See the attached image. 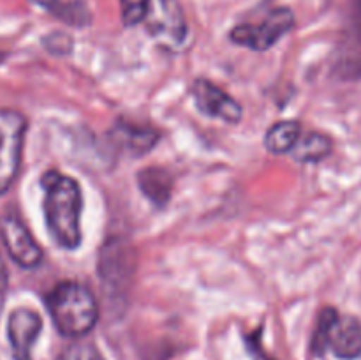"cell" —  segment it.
Wrapping results in <instances>:
<instances>
[{
    "instance_id": "obj_20",
    "label": "cell",
    "mask_w": 361,
    "mask_h": 360,
    "mask_svg": "<svg viewBox=\"0 0 361 360\" xmlns=\"http://www.w3.org/2000/svg\"><path fill=\"white\" fill-rule=\"evenodd\" d=\"M247 341V348H249V353L252 356H256V360H270L268 359V355L264 352H261V341H259V332H256V334L252 335H247L245 337Z\"/></svg>"
},
{
    "instance_id": "obj_15",
    "label": "cell",
    "mask_w": 361,
    "mask_h": 360,
    "mask_svg": "<svg viewBox=\"0 0 361 360\" xmlns=\"http://www.w3.org/2000/svg\"><path fill=\"white\" fill-rule=\"evenodd\" d=\"M331 148H334V143L326 134L316 133V131H309V133L302 131L298 141L289 154L298 162H319L331 154Z\"/></svg>"
},
{
    "instance_id": "obj_7",
    "label": "cell",
    "mask_w": 361,
    "mask_h": 360,
    "mask_svg": "<svg viewBox=\"0 0 361 360\" xmlns=\"http://www.w3.org/2000/svg\"><path fill=\"white\" fill-rule=\"evenodd\" d=\"M136 270V251L127 240H108L99 256V274L111 295H123Z\"/></svg>"
},
{
    "instance_id": "obj_3",
    "label": "cell",
    "mask_w": 361,
    "mask_h": 360,
    "mask_svg": "<svg viewBox=\"0 0 361 360\" xmlns=\"http://www.w3.org/2000/svg\"><path fill=\"white\" fill-rule=\"evenodd\" d=\"M326 352L337 359L356 360L361 356V323L355 316H342L334 307H324L317 318L312 335V353Z\"/></svg>"
},
{
    "instance_id": "obj_6",
    "label": "cell",
    "mask_w": 361,
    "mask_h": 360,
    "mask_svg": "<svg viewBox=\"0 0 361 360\" xmlns=\"http://www.w3.org/2000/svg\"><path fill=\"white\" fill-rule=\"evenodd\" d=\"M295 27V14L288 7H277L268 11L263 20L256 23L236 25L229 37L235 44L249 48L252 52H267L277 44L291 28Z\"/></svg>"
},
{
    "instance_id": "obj_2",
    "label": "cell",
    "mask_w": 361,
    "mask_h": 360,
    "mask_svg": "<svg viewBox=\"0 0 361 360\" xmlns=\"http://www.w3.org/2000/svg\"><path fill=\"white\" fill-rule=\"evenodd\" d=\"M44 302L53 325L66 337H83L99 320L97 300L81 282H59L46 295Z\"/></svg>"
},
{
    "instance_id": "obj_8",
    "label": "cell",
    "mask_w": 361,
    "mask_h": 360,
    "mask_svg": "<svg viewBox=\"0 0 361 360\" xmlns=\"http://www.w3.org/2000/svg\"><path fill=\"white\" fill-rule=\"evenodd\" d=\"M0 239L18 267L32 270L42 263L44 253L41 246L18 215L7 214L0 219Z\"/></svg>"
},
{
    "instance_id": "obj_18",
    "label": "cell",
    "mask_w": 361,
    "mask_h": 360,
    "mask_svg": "<svg viewBox=\"0 0 361 360\" xmlns=\"http://www.w3.org/2000/svg\"><path fill=\"white\" fill-rule=\"evenodd\" d=\"M56 360H104V356L92 342H73L60 352Z\"/></svg>"
},
{
    "instance_id": "obj_21",
    "label": "cell",
    "mask_w": 361,
    "mask_h": 360,
    "mask_svg": "<svg viewBox=\"0 0 361 360\" xmlns=\"http://www.w3.org/2000/svg\"><path fill=\"white\" fill-rule=\"evenodd\" d=\"M7 284H9V277H7V268H6V265H4L2 258H0V313H2L4 302H6Z\"/></svg>"
},
{
    "instance_id": "obj_14",
    "label": "cell",
    "mask_w": 361,
    "mask_h": 360,
    "mask_svg": "<svg viewBox=\"0 0 361 360\" xmlns=\"http://www.w3.org/2000/svg\"><path fill=\"white\" fill-rule=\"evenodd\" d=\"M42 7L46 13L71 27H88L92 21V11L88 0H30Z\"/></svg>"
},
{
    "instance_id": "obj_12",
    "label": "cell",
    "mask_w": 361,
    "mask_h": 360,
    "mask_svg": "<svg viewBox=\"0 0 361 360\" xmlns=\"http://www.w3.org/2000/svg\"><path fill=\"white\" fill-rule=\"evenodd\" d=\"M173 186H175V179H173L171 172H168L166 168L152 166V168H145L137 173V187L143 196L157 208H164L169 203Z\"/></svg>"
},
{
    "instance_id": "obj_16",
    "label": "cell",
    "mask_w": 361,
    "mask_h": 360,
    "mask_svg": "<svg viewBox=\"0 0 361 360\" xmlns=\"http://www.w3.org/2000/svg\"><path fill=\"white\" fill-rule=\"evenodd\" d=\"M302 134V126L296 120H281L274 124L264 134V147L270 154H289Z\"/></svg>"
},
{
    "instance_id": "obj_4",
    "label": "cell",
    "mask_w": 361,
    "mask_h": 360,
    "mask_svg": "<svg viewBox=\"0 0 361 360\" xmlns=\"http://www.w3.org/2000/svg\"><path fill=\"white\" fill-rule=\"evenodd\" d=\"M27 119L16 109H0V196L13 187L21 166Z\"/></svg>"
},
{
    "instance_id": "obj_17",
    "label": "cell",
    "mask_w": 361,
    "mask_h": 360,
    "mask_svg": "<svg viewBox=\"0 0 361 360\" xmlns=\"http://www.w3.org/2000/svg\"><path fill=\"white\" fill-rule=\"evenodd\" d=\"M152 0H120L122 7V23L126 27H136L147 20L150 13Z\"/></svg>"
},
{
    "instance_id": "obj_19",
    "label": "cell",
    "mask_w": 361,
    "mask_h": 360,
    "mask_svg": "<svg viewBox=\"0 0 361 360\" xmlns=\"http://www.w3.org/2000/svg\"><path fill=\"white\" fill-rule=\"evenodd\" d=\"M44 46L51 55H69L73 49V39L62 32H53V34L46 35Z\"/></svg>"
},
{
    "instance_id": "obj_13",
    "label": "cell",
    "mask_w": 361,
    "mask_h": 360,
    "mask_svg": "<svg viewBox=\"0 0 361 360\" xmlns=\"http://www.w3.org/2000/svg\"><path fill=\"white\" fill-rule=\"evenodd\" d=\"M159 6H161V18L155 23L154 34L164 39L166 42L182 44L187 35V23L180 2L178 0H159Z\"/></svg>"
},
{
    "instance_id": "obj_1",
    "label": "cell",
    "mask_w": 361,
    "mask_h": 360,
    "mask_svg": "<svg viewBox=\"0 0 361 360\" xmlns=\"http://www.w3.org/2000/svg\"><path fill=\"white\" fill-rule=\"evenodd\" d=\"M41 186L44 189V219L49 235L56 246L66 251H76L81 244V214L83 194L73 176L56 169L42 175Z\"/></svg>"
},
{
    "instance_id": "obj_5",
    "label": "cell",
    "mask_w": 361,
    "mask_h": 360,
    "mask_svg": "<svg viewBox=\"0 0 361 360\" xmlns=\"http://www.w3.org/2000/svg\"><path fill=\"white\" fill-rule=\"evenodd\" d=\"M331 73L342 81L361 80V0H348L344 28L331 60Z\"/></svg>"
},
{
    "instance_id": "obj_9",
    "label": "cell",
    "mask_w": 361,
    "mask_h": 360,
    "mask_svg": "<svg viewBox=\"0 0 361 360\" xmlns=\"http://www.w3.org/2000/svg\"><path fill=\"white\" fill-rule=\"evenodd\" d=\"M190 90H192L194 104L203 115L210 116V119L224 120L228 124H238L242 120L243 109L240 102H236L228 92L217 87L214 81L197 78Z\"/></svg>"
},
{
    "instance_id": "obj_11",
    "label": "cell",
    "mask_w": 361,
    "mask_h": 360,
    "mask_svg": "<svg viewBox=\"0 0 361 360\" xmlns=\"http://www.w3.org/2000/svg\"><path fill=\"white\" fill-rule=\"evenodd\" d=\"M108 136L118 150L127 155H133V157L148 154L161 140V133L154 127L137 126V124L127 122V120H118L113 124Z\"/></svg>"
},
{
    "instance_id": "obj_10",
    "label": "cell",
    "mask_w": 361,
    "mask_h": 360,
    "mask_svg": "<svg viewBox=\"0 0 361 360\" xmlns=\"http://www.w3.org/2000/svg\"><path fill=\"white\" fill-rule=\"evenodd\" d=\"M42 330V320L34 309L18 307L7 320V339L14 360H32V348Z\"/></svg>"
}]
</instances>
